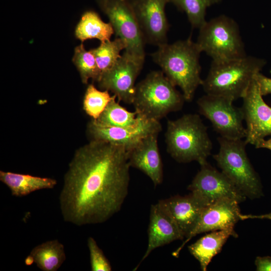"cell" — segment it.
Listing matches in <instances>:
<instances>
[{
  "mask_svg": "<svg viewBox=\"0 0 271 271\" xmlns=\"http://www.w3.org/2000/svg\"><path fill=\"white\" fill-rule=\"evenodd\" d=\"M218 152L213 157L221 172L246 197L251 199L262 195L259 178L247 157L242 139L219 137Z\"/></svg>",
  "mask_w": 271,
  "mask_h": 271,
  "instance_id": "8992f818",
  "label": "cell"
},
{
  "mask_svg": "<svg viewBox=\"0 0 271 271\" xmlns=\"http://www.w3.org/2000/svg\"><path fill=\"white\" fill-rule=\"evenodd\" d=\"M258 82L260 92L262 96L271 94V78H268L260 72L255 76Z\"/></svg>",
  "mask_w": 271,
  "mask_h": 271,
  "instance_id": "f1b7e54d",
  "label": "cell"
},
{
  "mask_svg": "<svg viewBox=\"0 0 271 271\" xmlns=\"http://www.w3.org/2000/svg\"><path fill=\"white\" fill-rule=\"evenodd\" d=\"M162 130L159 121L143 117L138 124L131 127H116L100 124L92 119L87 131L91 140H101L124 147L128 152L144 138Z\"/></svg>",
  "mask_w": 271,
  "mask_h": 271,
  "instance_id": "5bb4252c",
  "label": "cell"
},
{
  "mask_svg": "<svg viewBox=\"0 0 271 271\" xmlns=\"http://www.w3.org/2000/svg\"><path fill=\"white\" fill-rule=\"evenodd\" d=\"M73 62L77 68L82 82L86 84L90 78L97 81L99 72L94 56L85 50L83 44L75 48Z\"/></svg>",
  "mask_w": 271,
  "mask_h": 271,
  "instance_id": "484cf974",
  "label": "cell"
},
{
  "mask_svg": "<svg viewBox=\"0 0 271 271\" xmlns=\"http://www.w3.org/2000/svg\"><path fill=\"white\" fill-rule=\"evenodd\" d=\"M123 147L91 140L75 153L59 196L64 220L78 226L103 223L121 209L130 180Z\"/></svg>",
  "mask_w": 271,
  "mask_h": 271,
  "instance_id": "6da1fadb",
  "label": "cell"
},
{
  "mask_svg": "<svg viewBox=\"0 0 271 271\" xmlns=\"http://www.w3.org/2000/svg\"><path fill=\"white\" fill-rule=\"evenodd\" d=\"M165 139L167 152L179 163L197 161L201 165L211 154L212 143L207 126L197 114L169 120Z\"/></svg>",
  "mask_w": 271,
  "mask_h": 271,
  "instance_id": "3957f363",
  "label": "cell"
},
{
  "mask_svg": "<svg viewBox=\"0 0 271 271\" xmlns=\"http://www.w3.org/2000/svg\"><path fill=\"white\" fill-rule=\"evenodd\" d=\"M148 234V246L141 262L155 249L184 238L175 222L158 203L151 207Z\"/></svg>",
  "mask_w": 271,
  "mask_h": 271,
  "instance_id": "ac0fdd59",
  "label": "cell"
},
{
  "mask_svg": "<svg viewBox=\"0 0 271 271\" xmlns=\"http://www.w3.org/2000/svg\"><path fill=\"white\" fill-rule=\"evenodd\" d=\"M116 98L114 95L100 116L93 120L101 125L116 127H131L138 124L144 117L135 110L131 112L127 110L116 101Z\"/></svg>",
  "mask_w": 271,
  "mask_h": 271,
  "instance_id": "603a6c76",
  "label": "cell"
},
{
  "mask_svg": "<svg viewBox=\"0 0 271 271\" xmlns=\"http://www.w3.org/2000/svg\"><path fill=\"white\" fill-rule=\"evenodd\" d=\"M231 236L237 237L234 228L213 231L188 246L190 253L199 261L202 270H207L212 258L221 251Z\"/></svg>",
  "mask_w": 271,
  "mask_h": 271,
  "instance_id": "d6986e66",
  "label": "cell"
},
{
  "mask_svg": "<svg viewBox=\"0 0 271 271\" xmlns=\"http://www.w3.org/2000/svg\"><path fill=\"white\" fill-rule=\"evenodd\" d=\"M180 11L186 14L193 28H201L206 22V11L208 7L221 0H169Z\"/></svg>",
  "mask_w": 271,
  "mask_h": 271,
  "instance_id": "d4e9b609",
  "label": "cell"
},
{
  "mask_svg": "<svg viewBox=\"0 0 271 271\" xmlns=\"http://www.w3.org/2000/svg\"><path fill=\"white\" fill-rule=\"evenodd\" d=\"M0 181L7 185L15 197H23L41 189H53L57 184L55 179L29 174L0 171Z\"/></svg>",
  "mask_w": 271,
  "mask_h": 271,
  "instance_id": "ffe728a7",
  "label": "cell"
},
{
  "mask_svg": "<svg viewBox=\"0 0 271 271\" xmlns=\"http://www.w3.org/2000/svg\"><path fill=\"white\" fill-rule=\"evenodd\" d=\"M114 33L110 23H105L95 12H85L77 25L75 36L81 42L88 39H97L101 42L109 41Z\"/></svg>",
  "mask_w": 271,
  "mask_h": 271,
  "instance_id": "44dd1931",
  "label": "cell"
},
{
  "mask_svg": "<svg viewBox=\"0 0 271 271\" xmlns=\"http://www.w3.org/2000/svg\"><path fill=\"white\" fill-rule=\"evenodd\" d=\"M127 44L123 40L116 37L112 41L101 42L98 47L89 50L94 56L98 68V80L103 73L113 66L121 57V51L125 50Z\"/></svg>",
  "mask_w": 271,
  "mask_h": 271,
  "instance_id": "cb8c5ba5",
  "label": "cell"
},
{
  "mask_svg": "<svg viewBox=\"0 0 271 271\" xmlns=\"http://www.w3.org/2000/svg\"><path fill=\"white\" fill-rule=\"evenodd\" d=\"M255 77L242 98L241 107L245 121L246 144L255 145L260 140L271 137V107L262 98Z\"/></svg>",
  "mask_w": 271,
  "mask_h": 271,
  "instance_id": "7c38bea8",
  "label": "cell"
},
{
  "mask_svg": "<svg viewBox=\"0 0 271 271\" xmlns=\"http://www.w3.org/2000/svg\"><path fill=\"white\" fill-rule=\"evenodd\" d=\"M24 262L26 265H31L34 262H35L34 258L31 254H30L25 258Z\"/></svg>",
  "mask_w": 271,
  "mask_h": 271,
  "instance_id": "d6a6232c",
  "label": "cell"
},
{
  "mask_svg": "<svg viewBox=\"0 0 271 271\" xmlns=\"http://www.w3.org/2000/svg\"><path fill=\"white\" fill-rule=\"evenodd\" d=\"M197 44L213 61H224L246 56L238 26L232 19L221 15L199 28Z\"/></svg>",
  "mask_w": 271,
  "mask_h": 271,
  "instance_id": "52a82bcc",
  "label": "cell"
},
{
  "mask_svg": "<svg viewBox=\"0 0 271 271\" xmlns=\"http://www.w3.org/2000/svg\"><path fill=\"white\" fill-rule=\"evenodd\" d=\"M143 64L123 52L113 66L103 73L97 82L101 90L110 91L127 104L134 100L136 80Z\"/></svg>",
  "mask_w": 271,
  "mask_h": 271,
  "instance_id": "4fadbf2b",
  "label": "cell"
},
{
  "mask_svg": "<svg viewBox=\"0 0 271 271\" xmlns=\"http://www.w3.org/2000/svg\"><path fill=\"white\" fill-rule=\"evenodd\" d=\"M129 1L145 43L158 47L168 43L165 7L169 1Z\"/></svg>",
  "mask_w": 271,
  "mask_h": 271,
  "instance_id": "8fae6325",
  "label": "cell"
},
{
  "mask_svg": "<svg viewBox=\"0 0 271 271\" xmlns=\"http://www.w3.org/2000/svg\"><path fill=\"white\" fill-rule=\"evenodd\" d=\"M107 90H99L93 84H89L83 100V109L92 119H97L113 98Z\"/></svg>",
  "mask_w": 271,
  "mask_h": 271,
  "instance_id": "4316f807",
  "label": "cell"
},
{
  "mask_svg": "<svg viewBox=\"0 0 271 271\" xmlns=\"http://www.w3.org/2000/svg\"><path fill=\"white\" fill-rule=\"evenodd\" d=\"M158 134H153L146 137L127 152L130 167L145 173L155 186L160 185L163 180V164L158 146Z\"/></svg>",
  "mask_w": 271,
  "mask_h": 271,
  "instance_id": "2e32d148",
  "label": "cell"
},
{
  "mask_svg": "<svg viewBox=\"0 0 271 271\" xmlns=\"http://www.w3.org/2000/svg\"><path fill=\"white\" fill-rule=\"evenodd\" d=\"M255 147L257 149H267L271 151V137L269 139L267 140H265L264 139L260 140L255 144Z\"/></svg>",
  "mask_w": 271,
  "mask_h": 271,
  "instance_id": "1f68e13d",
  "label": "cell"
},
{
  "mask_svg": "<svg viewBox=\"0 0 271 271\" xmlns=\"http://www.w3.org/2000/svg\"><path fill=\"white\" fill-rule=\"evenodd\" d=\"M233 100L223 96L207 94L197 100L199 112L211 123L220 137L230 139H243L246 135L243 126L241 108L233 104Z\"/></svg>",
  "mask_w": 271,
  "mask_h": 271,
  "instance_id": "9c48e42d",
  "label": "cell"
},
{
  "mask_svg": "<svg viewBox=\"0 0 271 271\" xmlns=\"http://www.w3.org/2000/svg\"><path fill=\"white\" fill-rule=\"evenodd\" d=\"M264 60L252 56L224 61H212L201 85L207 94L234 101L245 94L255 75L265 64Z\"/></svg>",
  "mask_w": 271,
  "mask_h": 271,
  "instance_id": "277c9868",
  "label": "cell"
},
{
  "mask_svg": "<svg viewBox=\"0 0 271 271\" xmlns=\"http://www.w3.org/2000/svg\"><path fill=\"white\" fill-rule=\"evenodd\" d=\"M247 219H266L271 220V212L265 214L261 215H243L241 214L240 215V220H244Z\"/></svg>",
  "mask_w": 271,
  "mask_h": 271,
  "instance_id": "4dcf8cb0",
  "label": "cell"
},
{
  "mask_svg": "<svg viewBox=\"0 0 271 271\" xmlns=\"http://www.w3.org/2000/svg\"><path fill=\"white\" fill-rule=\"evenodd\" d=\"M200 166L188 189L204 207L225 199L239 203L245 200L246 197L222 172L207 162Z\"/></svg>",
  "mask_w": 271,
  "mask_h": 271,
  "instance_id": "30bf717a",
  "label": "cell"
},
{
  "mask_svg": "<svg viewBox=\"0 0 271 271\" xmlns=\"http://www.w3.org/2000/svg\"><path fill=\"white\" fill-rule=\"evenodd\" d=\"M102 11L107 16L116 37L127 44L124 53L143 64L145 42L143 38L129 0H97Z\"/></svg>",
  "mask_w": 271,
  "mask_h": 271,
  "instance_id": "ba28073f",
  "label": "cell"
},
{
  "mask_svg": "<svg viewBox=\"0 0 271 271\" xmlns=\"http://www.w3.org/2000/svg\"><path fill=\"white\" fill-rule=\"evenodd\" d=\"M162 71H153L137 85L133 104L142 116L160 121L183 107L185 98Z\"/></svg>",
  "mask_w": 271,
  "mask_h": 271,
  "instance_id": "5b68a950",
  "label": "cell"
},
{
  "mask_svg": "<svg viewBox=\"0 0 271 271\" xmlns=\"http://www.w3.org/2000/svg\"><path fill=\"white\" fill-rule=\"evenodd\" d=\"M237 201L225 199L204 207L195 227L185 241L173 253L178 257L186 244L195 236L209 231L233 229L240 220V211Z\"/></svg>",
  "mask_w": 271,
  "mask_h": 271,
  "instance_id": "9a60e30c",
  "label": "cell"
},
{
  "mask_svg": "<svg viewBox=\"0 0 271 271\" xmlns=\"http://www.w3.org/2000/svg\"><path fill=\"white\" fill-rule=\"evenodd\" d=\"M158 203L175 222L184 238L195 227L204 207L191 193L160 200Z\"/></svg>",
  "mask_w": 271,
  "mask_h": 271,
  "instance_id": "e0dca14e",
  "label": "cell"
},
{
  "mask_svg": "<svg viewBox=\"0 0 271 271\" xmlns=\"http://www.w3.org/2000/svg\"><path fill=\"white\" fill-rule=\"evenodd\" d=\"M89 251L91 269L92 271H111V264L98 246L95 239L89 237L87 239Z\"/></svg>",
  "mask_w": 271,
  "mask_h": 271,
  "instance_id": "83f0119b",
  "label": "cell"
},
{
  "mask_svg": "<svg viewBox=\"0 0 271 271\" xmlns=\"http://www.w3.org/2000/svg\"><path fill=\"white\" fill-rule=\"evenodd\" d=\"M201 51L190 38L158 47L152 54L154 62L175 86L182 90L185 101H191L203 80L200 77Z\"/></svg>",
  "mask_w": 271,
  "mask_h": 271,
  "instance_id": "7a4b0ae2",
  "label": "cell"
},
{
  "mask_svg": "<svg viewBox=\"0 0 271 271\" xmlns=\"http://www.w3.org/2000/svg\"><path fill=\"white\" fill-rule=\"evenodd\" d=\"M257 271H271V256H257L255 260Z\"/></svg>",
  "mask_w": 271,
  "mask_h": 271,
  "instance_id": "f546056e",
  "label": "cell"
},
{
  "mask_svg": "<svg viewBox=\"0 0 271 271\" xmlns=\"http://www.w3.org/2000/svg\"><path fill=\"white\" fill-rule=\"evenodd\" d=\"M43 271H56L66 259L64 245L58 240H49L34 247L30 253Z\"/></svg>",
  "mask_w": 271,
  "mask_h": 271,
  "instance_id": "7402d4cb",
  "label": "cell"
}]
</instances>
